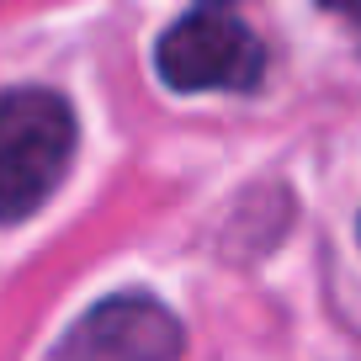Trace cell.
Returning <instances> with one entry per match:
<instances>
[{
  "label": "cell",
  "mask_w": 361,
  "mask_h": 361,
  "mask_svg": "<svg viewBox=\"0 0 361 361\" xmlns=\"http://www.w3.org/2000/svg\"><path fill=\"white\" fill-rule=\"evenodd\" d=\"M186 329L159 298L117 293L75 319L48 361H180Z\"/></svg>",
  "instance_id": "3"
},
{
  "label": "cell",
  "mask_w": 361,
  "mask_h": 361,
  "mask_svg": "<svg viewBox=\"0 0 361 361\" xmlns=\"http://www.w3.org/2000/svg\"><path fill=\"white\" fill-rule=\"evenodd\" d=\"M319 6H324V11H335L340 22H350V32L361 37V0H319Z\"/></svg>",
  "instance_id": "4"
},
{
  "label": "cell",
  "mask_w": 361,
  "mask_h": 361,
  "mask_svg": "<svg viewBox=\"0 0 361 361\" xmlns=\"http://www.w3.org/2000/svg\"><path fill=\"white\" fill-rule=\"evenodd\" d=\"M75 159V112L59 90H0V224L32 218Z\"/></svg>",
  "instance_id": "1"
},
{
  "label": "cell",
  "mask_w": 361,
  "mask_h": 361,
  "mask_svg": "<svg viewBox=\"0 0 361 361\" xmlns=\"http://www.w3.org/2000/svg\"><path fill=\"white\" fill-rule=\"evenodd\" d=\"M154 64L170 90H255L266 48L228 0H202L159 37Z\"/></svg>",
  "instance_id": "2"
}]
</instances>
